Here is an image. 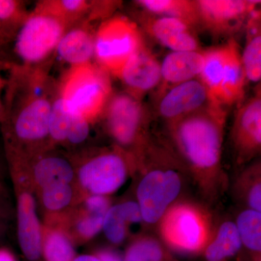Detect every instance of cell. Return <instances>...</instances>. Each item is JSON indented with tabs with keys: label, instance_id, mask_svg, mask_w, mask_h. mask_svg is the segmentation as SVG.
Masks as SVG:
<instances>
[{
	"label": "cell",
	"instance_id": "37",
	"mask_svg": "<svg viewBox=\"0 0 261 261\" xmlns=\"http://www.w3.org/2000/svg\"><path fill=\"white\" fill-rule=\"evenodd\" d=\"M97 257L101 261H123L119 255L111 250H102Z\"/></svg>",
	"mask_w": 261,
	"mask_h": 261
},
{
	"label": "cell",
	"instance_id": "26",
	"mask_svg": "<svg viewBox=\"0 0 261 261\" xmlns=\"http://www.w3.org/2000/svg\"><path fill=\"white\" fill-rule=\"evenodd\" d=\"M136 3L147 11L162 17L182 19L192 25L198 22L195 1L140 0Z\"/></svg>",
	"mask_w": 261,
	"mask_h": 261
},
{
	"label": "cell",
	"instance_id": "12",
	"mask_svg": "<svg viewBox=\"0 0 261 261\" xmlns=\"http://www.w3.org/2000/svg\"><path fill=\"white\" fill-rule=\"evenodd\" d=\"M117 78L121 81L126 93L141 100L162 80L161 64L145 45L133 55Z\"/></svg>",
	"mask_w": 261,
	"mask_h": 261
},
{
	"label": "cell",
	"instance_id": "19",
	"mask_svg": "<svg viewBox=\"0 0 261 261\" xmlns=\"http://www.w3.org/2000/svg\"><path fill=\"white\" fill-rule=\"evenodd\" d=\"M224 47L225 65L221 99L223 106L234 104L242 99L246 79L237 43L230 40Z\"/></svg>",
	"mask_w": 261,
	"mask_h": 261
},
{
	"label": "cell",
	"instance_id": "10",
	"mask_svg": "<svg viewBox=\"0 0 261 261\" xmlns=\"http://www.w3.org/2000/svg\"><path fill=\"white\" fill-rule=\"evenodd\" d=\"M235 162L244 166L255 159L261 149V97L260 91L239 109L232 130Z\"/></svg>",
	"mask_w": 261,
	"mask_h": 261
},
{
	"label": "cell",
	"instance_id": "16",
	"mask_svg": "<svg viewBox=\"0 0 261 261\" xmlns=\"http://www.w3.org/2000/svg\"><path fill=\"white\" fill-rule=\"evenodd\" d=\"M192 25L182 19L161 16L149 23V31L161 44L173 51H197L199 43Z\"/></svg>",
	"mask_w": 261,
	"mask_h": 261
},
{
	"label": "cell",
	"instance_id": "9",
	"mask_svg": "<svg viewBox=\"0 0 261 261\" xmlns=\"http://www.w3.org/2000/svg\"><path fill=\"white\" fill-rule=\"evenodd\" d=\"M128 167L119 152H103L89 160L80 170L81 183L93 195H109L125 183Z\"/></svg>",
	"mask_w": 261,
	"mask_h": 261
},
{
	"label": "cell",
	"instance_id": "3",
	"mask_svg": "<svg viewBox=\"0 0 261 261\" xmlns=\"http://www.w3.org/2000/svg\"><path fill=\"white\" fill-rule=\"evenodd\" d=\"M137 159L142 173L137 202L144 222L157 226L168 209L181 200L188 174L176 154L149 140L139 151Z\"/></svg>",
	"mask_w": 261,
	"mask_h": 261
},
{
	"label": "cell",
	"instance_id": "5",
	"mask_svg": "<svg viewBox=\"0 0 261 261\" xmlns=\"http://www.w3.org/2000/svg\"><path fill=\"white\" fill-rule=\"evenodd\" d=\"M110 75L95 62L69 67L58 80L57 91L75 115L91 123L102 116L112 95Z\"/></svg>",
	"mask_w": 261,
	"mask_h": 261
},
{
	"label": "cell",
	"instance_id": "39",
	"mask_svg": "<svg viewBox=\"0 0 261 261\" xmlns=\"http://www.w3.org/2000/svg\"><path fill=\"white\" fill-rule=\"evenodd\" d=\"M0 261H16L13 254L5 249L0 250Z\"/></svg>",
	"mask_w": 261,
	"mask_h": 261
},
{
	"label": "cell",
	"instance_id": "40",
	"mask_svg": "<svg viewBox=\"0 0 261 261\" xmlns=\"http://www.w3.org/2000/svg\"><path fill=\"white\" fill-rule=\"evenodd\" d=\"M73 261H101L97 256H92V255H81L75 257Z\"/></svg>",
	"mask_w": 261,
	"mask_h": 261
},
{
	"label": "cell",
	"instance_id": "23",
	"mask_svg": "<svg viewBox=\"0 0 261 261\" xmlns=\"http://www.w3.org/2000/svg\"><path fill=\"white\" fill-rule=\"evenodd\" d=\"M90 1L88 0H42L35 7L61 20L68 28L87 20Z\"/></svg>",
	"mask_w": 261,
	"mask_h": 261
},
{
	"label": "cell",
	"instance_id": "34",
	"mask_svg": "<svg viewBox=\"0 0 261 261\" xmlns=\"http://www.w3.org/2000/svg\"><path fill=\"white\" fill-rule=\"evenodd\" d=\"M118 205L128 224H139L143 221L140 206L137 202L128 201Z\"/></svg>",
	"mask_w": 261,
	"mask_h": 261
},
{
	"label": "cell",
	"instance_id": "25",
	"mask_svg": "<svg viewBox=\"0 0 261 261\" xmlns=\"http://www.w3.org/2000/svg\"><path fill=\"white\" fill-rule=\"evenodd\" d=\"M123 261H176L160 239L142 235L127 249Z\"/></svg>",
	"mask_w": 261,
	"mask_h": 261
},
{
	"label": "cell",
	"instance_id": "17",
	"mask_svg": "<svg viewBox=\"0 0 261 261\" xmlns=\"http://www.w3.org/2000/svg\"><path fill=\"white\" fill-rule=\"evenodd\" d=\"M18 217L19 243L22 251L29 260H37L42 252V238L35 203L28 193L19 198Z\"/></svg>",
	"mask_w": 261,
	"mask_h": 261
},
{
	"label": "cell",
	"instance_id": "27",
	"mask_svg": "<svg viewBox=\"0 0 261 261\" xmlns=\"http://www.w3.org/2000/svg\"><path fill=\"white\" fill-rule=\"evenodd\" d=\"M242 245L258 257L261 251V213L244 208L234 221Z\"/></svg>",
	"mask_w": 261,
	"mask_h": 261
},
{
	"label": "cell",
	"instance_id": "13",
	"mask_svg": "<svg viewBox=\"0 0 261 261\" xmlns=\"http://www.w3.org/2000/svg\"><path fill=\"white\" fill-rule=\"evenodd\" d=\"M198 22L215 32H224L252 13L258 3L240 0L195 1Z\"/></svg>",
	"mask_w": 261,
	"mask_h": 261
},
{
	"label": "cell",
	"instance_id": "18",
	"mask_svg": "<svg viewBox=\"0 0 261 261\" xmlns=\"http://www.w3.org/2000/svg\"><path fill=\"white\" fill-rule=\"evenodd\" d=\"M204 65L203 53L198 51H172L161 65L165 82L178 84L199 76Z\"/></svg>",
	"mask_w": 261,
	"mask_h": 261
},
{
	"label": "cell",
	"instance_id": "15",
	"mask_svg": "<svg viewBox=\"0 0 261 261\" xmlns=\"http://www.w3.org/2000/svg\"><path fill=\"white\" fill-rule=\"evenodd\" d=\"M89 128L90 123L75 115L57 91L49 116V137L56 142L77 145L88 137Z\"/></svg>",
	"mask_w": 261,
	"mask_h": 261
},
{
	"label": "cell",
	"instance_id": "1",
	"mask_svg": "<svg viewBox=\"0 0 261 261\" xmlns=\"http://www.w3.org/2000/svg\"><path fill=\"white\" fill-rule=\"evenodd\" d=\"M226 114L222 106H210L168 123L176 157L189 178L209 203L217 202L227 189L221 163Z\"/></svg>",
	"mask_w": 261,
	"mask_h": 261
},
{
	"label": "cell",
	"instance_id": "33",
	"mask_svg": "<svg viewBox=\"0 0 261 261\" xmlns=\"http://www.w3.org/2000/svg\"><path fill=\"white\" fill-rule=\"evenodd\" d=\"M104 218L105 216L102 215L91 214L79 223L77 226L78 231L82 236L87 238L95 236L100 230L102 229Z\"/></svg>",
	"mask_w": 261,
	"mask_h": 261
},
{
	"label": "cell",
	"instance_id": "8",
	"mask_svg": "<svg viewBox=\"0 0 261 261\" xmlns=\"http://www.w3.org/2000/svg\"><path fill=\"white\" fill-rule=\"evenodd\" d=\"M102 115L110 135L121 147H135L138 152L148 140L141 100L126 92L113 93Z\"/></svg>",
	"mask_w": 261,
	"mask_h": 261
},
{
	"label": "cell",
	"instance_id": "21",
	"mask_svg": "<svg viewBox=\"0 0 261 261\" xmlns=\"http://www.w3.org/2000/svg\"><path fill=\"white\" fill-rule=\"evenodd\" d=\"M233 195L245 208L261 213V166L257 161L244 168L233 184Z\"/></svg>",
	"mask_w": 261,
	"mask_h": 261
},
{
	"label": "cell",
	"instance_id": "35",
	"mask_svg": "<svg viewBox=\"0 0 261 261\" xmlns=\"http://www.w3.org/2000/svg\"><path fill=\"white\" fill-rule=\"evenodd\" d=\"M86 204H87V208L92 214L106 216V213L110 208L109 201L106 196L103 195L90 196L87 199Z\"/></svg>",
	"mask_w": 261,
	"mask_h": 261
},
{
	"label": "cell",
	"instance_id": "29",
	"mask_svg": "<svg viewBox=\"0 0 261 261\" xmlns=\"http://www.w3.org/2000/svg\"><path fill=\"white\" fill-rule=\"evenodd\" d=\"M30 12L25 2L20 0H0V23L15 37L28 18Z\"/></svg>",
	"mask_w": 261,
	"mask_h": 261
},
{
	"label": "cell",
	"instance_id": "7",
	"mask_svg": "<svg viewBox=\"0 0 261 261\" xmlns=\"http://www.w3.org/2000/svg\"><path fill=\"white\" fill-rule=\"evenodd\" d=\"M68 29L61 20L34 7L14 39L18 63L37 66L53 61L57 47Z\"/></svg>",
	"mask_w": 261,
	"mask_h": 261
},
{
	"label": "cell",
	"instance_id": "28",
	"mask_svg": "<svg viewBox=\"0 0 261 261\" xmlns=\"http://www.w3.org/2000/svg\"><path fill=\"white\" fill-rule=\"evenodd\" d=\"M241 57L245 78L257 82L261 78V37L257 28L252 31Z\"/></svg>",
	"mask_w": 261,
	"mask_h": 261
},
{
	"label": "cell",
	"instance_id": "11",
	"mask_svg": "<svg viewBox=\"0 0 261 261\" xmlns=\"http://www.w3.org/2000/svg\"><path fill=\"white\" fill-rule=\"evenodd\" d=\"M215 103L200 80L176 84L160 101V115L168 123L178 121Z\"/></svg>",
	"mask_w": 261,
	"mask_h": 261
},
{
	"label": "cell",
	"instance_id": "24",
	"mask_svg": "<svg viewBox=\"0 0 261 261\" xmlns=\"http://www.w3.org/2000/svg\"><path fill=\"white\" fill-rule=\"evenodd\" d=\"M36 180L43 188L68 185L73 177L71 165L63 158L49 156L39 160L34 167Z\"/></svg>",
	"mask_w": 261,
	"mask_h": 261
},
{
	"label": "cell",
	"instance_id": "4",
	"mask_svg": "<svg viewBox=\"0 0 261 261\" xmlns=\"http://www.w3.org/2000/svg\"><path fill=\"white\" fill-rule=\"evenodd\" d=\"M157 226L160 240L169 250L197 255L203 252L216 224L205 206L181 198L168 209Z\"/></svg>",
	"mask_w": 261,
	"mask_h": 261
},
{
	"label": "cell",
	"instance_id": "2",
	"mask_svg": "<svg viewBox=\"0 0 261 261\" xmlns=\"http://www.w3.org/2000/svg\"><path fill=\"white\" fill-rule=\"evenodd\" d=\"M53 63L8 65L0 121L7 137L21 142H39L49 137V116L58 87V80L50 73Z\"/></svg>",
	"mask_w": 261,
	"mask_h": 261
},
{
	"label": "cell",
	"instance_id": "32",
	"mask_svg": "<svg viewBox=\"0 0 261 261\" xmlns=\"http://www.w3.org/2000/svg\"><path fill=\"white\" fill-rule=\"evenodd\" d=\"M72 197L71 188L68 185H58L44 189L43 200L49 210L63 208L69 203Z\"/></svg>",
	"mask_w": 261,
	"mask_h": 261
},
{
	"label": "cell",
	"instance_id": "6",
	"mask_svg": "<svg viewBox=\"0 0 261 261\" xmlns=\"http://www.w3.org/2000/svg\"><path fill=\"white\" fill-rule=\"evenodd\" d=\"M142 45V35L135 22L123 15L111 16L96 29L94 61L110 75L118 77Z\"/></svg>",
	"mask_w": 261,
	"mask_h": 261
},
{
	"label": "cell",
	"instance_id": "36",
	"mask_svg": "<svg viewBox=\"0 0 261 261\" xmlns=\"http://www.w3.org/2000/svg\"><path fill=\"white\" fill-rule=\"evenodd\" d=\"M15 35L0 23V47L14 40Z\"/></svg>",
	"mask_w": 261,
	"mask_h": 261
},
{
	"label": "cell",
	"instance_id": "31",
	"mask_svg": "<svg viewBox=\"0 0 261 261\" xmlns=\"http://www.w3.org/2000/svg\"><path fill=\"white\" fill-rule=\"evenodd\" d=\"M128 221L118 205L110 207L105 216L102 229L108 240L113 244L121 243L126 236Z\"/></svg>",
	"mask_w": 261,
	"mask_h": 261
},
{
	"label": "cell",
	"instance_id": "30",
	"mask_svg": "<svg viewBox=\"0 0 261 261\" xmlns=\"http://www.w3.org/2000/svg\"><path fill=\"white\" fill-rule=\"evenodd\" d=\"M44 254L47 261H73L74 250L66 237L53 233L46 240Z\"/></svg>",
	"mask_w": 261,
	"mask_h": 261
},
{
	"label": "cell",
	"instance_id": "38",
	"mask_svg": "<svg viewBox=\"0 0 261 261\" xmlns=\"http://www.w3.org/2000/svg\"><path fill=\"white\" fill-rule=\"evenodd\" d=\"M6 84V79L0 73V121H1L2 113H3V96Z\"/></svg>",
	"mask_w": 261,
	"mask_h": 261
},
{
	"label": "cell",
	"instance_id": "22",
	"mask_svg": "<svg viewBox=\"0 0 261 261\" xmlns=\"http://www.w3.org/2000/svg\"><path fill=\"white\" fill-rule=\"evenodd\" d=\"M204 65L199 76L216 104L223 106L222 83L225 65V47L213 48L203 53Z\"/></svg>",
	"mask_w": 261,
	"mask_h": 261
},
{
	"label": "cell",
	"instance_id": "20",
	"mask_svg": "<svg viewBox=\"0 0 261 261\" xmlns=\"http://www.w3.org/2000/svg\"><path fill=\"white\" fill-rule=\"evenodd\" d=\"M242 247L234 221L226 220L216 224L203 253L207 261H226L237 255Z\"/></svg>",
	"mask_w": 261,
	"mask_h": 261
},
{
	"label": "cell",
	"instance_id": "14",
	"mask_svg": "<svg viewBox=\"0 0 261 261\" xmlns=\"http://www.w3.org/2000/svg\"><path fill=\"white\" fill-rule=\"evenodd\" d=\"M96 29L93 23L87 20L73 25L63 34L56 55L69 67L92 63Z\"/></svg>",
	"mask_w": 261,
	"mask_h": 261
}]
</instances>
